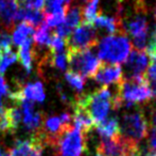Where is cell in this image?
Masks as SVG:
<instances>
[{
  "label": "cell",
  "mask_w": 156,
  "mask_h": 156,
  "mask_svg": "<svg viewBox=\"0 0 156 156\" xmlns=\"http://www.w3.org/2000/svg\"><path fill=\"white\" fill-rule=\"evenodd\" d=\"M12 44V38L8 33H4V32L0 33V49H9V48H11Z\"/></svg>",
  "instance_id": "obj_25"
},
{
  "label": "cell",
  "mask_w": 156,
  "mask_h": 156,
  "mask_svg": "<svg viewBox=\"0 0 156 156\" xmlns=\"http://www.w3.org/2000/svg\"><path fill=\"white\" fill-rule=\"evenodd\" d=\"M66 55L63 51L60 52H54V54H50L49 52V62L52 67H56V69L61 70V71H65L67 67V63H66Z\"/></svg>",
  "instance_id": "obj_22"
},
{
  "label": "cell",
  "mask_w": 156,
  "mask_h": 156,
  "mask_svg": "<svg viewBox=\"0 0 156 156\" xmlns=\"http://www.w3.org/2000/svg\"><path fill=\"white\" fill-rule=\"evenodd\" d=\"M66 59L69 64V71L79 74L82 77L93 78L101 61L90 49L67 50Z\"/></svg>",
  "instance_id": "obj_5"
},
{
  "label": "cell",
  "mask_w": 156,
  "mask_h": 156,
  "mask_svg": "<svg viewBox=\"0 0 156 156\" xmlns=\"http://www.w3.org/2000/svg\"><path fill=\"white\" fill-rule=\"evenodd\" d=\"M150 146L151 149L156 151V134L152 133V136H151V139H150Z\"/></svg>",
  "instance_id": "obj_29"
},
{
  "label": "cell",
  "mask_w": 156,
  "mask_h": 156,
  "mask_svg": "<svg viewBox=\"0 0 156 156\" xmlns=\"http://www.w3.org/2000/svg\"><path fill=\"white\" fill-rule=\"evenodd\" d=\"M53 149L56 156H81L87 150L86 134L71 126L64 131Z\"/></svg>",
  "instance_id": "obj_4"
},
{
  "label": "cell",
  "mask_w": 156,
  "mask_h": 156,
  "mask_svg": "<svg viewBox=\"0 0 156 156\" xmlns=\"http://www.w3.org/2000/svg\"><path fill=\"white\" fill-rule=\"evenodd\" d=\"M31 140H32V148L27 156H43V149H44L43 142L39 139H37L36 137H33V136Z\"/></svg>",
  "instance_id": "obj_24"
},
{
  "label": "cell",
  "mask_w": 156,
  "mask_h": 156,
  "mask_svg": "<svg viewBox=\"0 0 156 156\" xmlns=\"http://www.w3.org/2000/svg\"><path fill=\"white\" fill-rule=\"evenodd\" d=\"M125 62L127 76L126 78L144 77L147 67L149 65V56L146 50L132 49Z\"/></svg>",
  "instance_id": "obj_9"
},
{
  "label": "cell",
  "mask_w": 156,
  "mask_h": 156,
  "mask_svg": "<svg viewBox=\"0 0 156 156\" xmlns=\"http://www.w3.org/2000/svg\"><path fill=\"white\" fill-rule=\"evenodd\" d=\"M94 26L98 28H103L111 34H116L119 32H125L124 28L120 19L113 18V17L105 16L103 14H98L94 21Z\"/></svg>",
  "instance_id": "obj_13"
},
{
  "label": "cell",
  "mask_w": 156,
  "mask_h": 156,
  "mask_svg": "<svg viewBox=\"0 0 156 156\" xmlns=\"http://www.w3.org/2000/svg\"><path fill=\"white\" fill-rule=\"evenodd\" d=\"M140 156H156V151L153 149H149V150L144 151V153H140Z\"/></svg>",
  "instance_id": "obj_30"
},
{
  "label": "cell",
  "mask_w": 156,
  "mask_h": 156,
  "mask_svg": "<svg viewBox=\"0 0 156 156\" xmlns=\"http://www.w3.org/2000/svg\"><path fill=\"white\" fill-rule=\"evenodd\" d=\"M100 0H90L86 6L83 9V21L93 24L98 15V4Z\"/></svg>",
  "instance_id": "obj_20"
},
{
  "label": "cell",
  "mask_w": 156,
  "mask_h": 156,
  "mask_svg": "<svg viewBox=\"0 0 156 156\" xmlns=\"http://www.w3.org/2000/svg\"><path fill=\"white\" fill-rule=\"evenodd\" d=\"M96 156H102V155H100L99 153H97V155H96Z\"/></svg>",
  "instance_id": "obj_33"
},
{
  "label": "cell",
  "mask_w": 156,
  "mask_h": 156,
  "mask_svg": "<svg viewBox=\"0 0 156 156\" xmlns=\"http://www.w3.org/2000/svg\"><path fill=\"white\" fill-rule=\"evenodd\" d=\"M65 78H66V80H67V82L69 83L72 88H74L76 91L81 92L83 90V88H84L85 78L82 77L81 75H79V74H76L68 70L65 73Z\"/></svg>",
  "instance_id": "obj_21"
},
{
  "label": "cell",
  "mask_w": 156,
  "mask_h": 156,
  "mask_svg": "<svg viewBox=\"0 0 156 156\" xmlns=\"http://www.w3.org/2000/svg\"><path fill=\"white\" fill-rule=\"evenodd\" d=\"M18 11L17 0H0V24L6 31L15 29L16 14Z\"/></svg>",
  "instance_id": "obj_11"
},
{
  "label": "cell",
  "mask_w": 156,
  "mask_h": 156,
  "mask_svg": "<svg viewBox=\"0 0 156 156\" xmlns=\"http://www.w3.org/2000/svg\"><path fill=\"white\" fill-rule=\"evenodd\" d=\"M0 156H2V153H1V149H0Z\"/></svg>",
  "instance_id": "obj_32"
},
{
  "label": "cell",
  "mask_w": 156,
  "mask_h": 156,
  "mask_svg": "<svg viewBox=\"0 0 156 156\" xmlns=\"http://www.w3.org/2000/svg\"><path fill=\"white\" fill-rule=\"evenodd\" d=\"M129 51L131 43L126 36V32H119L101 40L98 58L101 62L120 64L126 60Z\"/></svg>",
  "instance_id": "obj_1"
},
{
  "label": "cell",
  "mask_w": 156,
  "mask_h": 156,
  "mask_svg": "<svg viewBox=\"0 0 156 156\" xmlns=\"http://www.w3.org/2000/svg\"><path fill=\"white\" fill-rule=\"evenodd\" d=\"M97 131L101 135V137L109 138L115 137V136L120 135V126L119 122L116 118H109L104 119L100 123L96 125Z\"/></svg>",
  "instance_id": "obj_15"
},
{
  "label": "cell",
  "mask_w": 156,
  "mask_h": 156,
  "mask_svg": "<svg viewBox=\"0 0 156 156\" xmlns=\"http://www.w3.org/2000/svg\"><path fill=\"white\" fill-rule=\"evenodd\" d=\"M152 127L154 128V131H156V107L152 113Z\"/></svg>",
  "instance_id": "obj_31"
},
{
  "label": "cell",
  "mask_w": 156,
  "mask_h": 156,
  "mask_svg": "<svg viewBox=\"0 0 156 156\" xmlns=\"http://www.w3.org/2000/svg\"><path fill=\"white\" fill-rule=\"evenodd\" d=\"M67 50H84L90 49L98 45V34L93 24L83 21L76 29L72 30L65 39Z\"/></svg>",
  "instance_id": "obj_6"
},
{
  "label": "cell",
  "mask_w": 156,
  "mask_h": 156,
  "mask_svg": "<svg viewBox=\"0 0 156 156\" xmlns=\"http://www.w3.org/2000/svg\"><path fill=\"white\" fill-rule=\"evenodd\" d=\"M52 36V31L50 30V28L44 21L39 27L36 28V30L33 33V40L34 42V47H48L49 43L51 41Z\"/></svg>",
  "instance_id": "obj_18"
},
{
  "label": "cell",
  "mask_w": 156,
  "mask_h": 156,
  "mask_svg": "<svg viewBox=\"0 0 156 156\" xmlns=\"http://www.w3.org/2000/svg\"><path fill=\"white\" fill-rule=\"evenodd\" d=\"M76 101L87 109L93 118L94 125L106 119L109 110L114 109V96H112L107 86H103L87 95L76 96Z\"/></svg>",
  "instance_id": "obj_3"
},
{
  "label": "cell",
  "mask_w": 156,
  "mask_h": 156,
  "mask_svg": "<svg viewBox=\"0 0 156 156\" xmlns=\"http://www.w3.org/2000/svg\"><path fill=\"white\" fill-rule=\"evenodd\" d=\"M83 1H87V0H83Z\"/></svg>",
  "instance_id": "obj_35"
},
{
  "label": "cell",
  "mask_w": 156,
  "mask_h": 156,
  "mask_svg": "<svg viewBox=\"0 0 156 156\" xmlns=\"http://www.w3.org/2000/svg\"><path fill=\"white\" fill-rule=\"evenodd\" d=\"M146 52L149 57L156 56V30L154 32V36H153V40L151 41V43L149 44L148 47H146Z\"/></svg>",
  "instance_id": "obj_27"
},
{
  "label": "cell",
  "mask_w": 156,
  "mask_h": 156,
  "mask_svg": "<svg viewBox=\"0 0 156 156\" xmlns=\"http://www.w3.org/2000/svg\"><path fill=\"white\" fill-rule=\"evenodd\" d=\"M82 21H83V8L82 6H76L71 9L68 8L65 19H64L62 24L69 31H72Z\"/></svg>",
  "instance_id": "obj_17"
},
{
  "label": "cell",
  "mask_w": 156,
  "mask_h": 156,
  "mask_svg": "<svg viewBox=\"0 0 156 156\" xmlns=\"http://www.w3.org/2000/svg\"><path fill=\"white\" fill-rule=\"evenodd\" d=\"M32 39L27 38L25 40L23 44L19 45L18 48V54H17V58H18L20 64L26 69V71L29 73L32 69V60L34 58V52H33L32 47Z\"/></svg>",
  "instance_id": "obj_14"
},
{
  "label": "cell",
  "mask_w": 156,
  "mask_h": 156,
  "mask_svg": "<svg viewBox=\"0 0 156 156\" xmlns=\"http://www.w3.org/2000/svg\"><path fill=\"white\" fill-rule=\"evenodd\" d=\"M17 60V55L13 52L11 48L1 50V57H0V75H3L11 64Z\"/></svg>",
  "instance_id": "obj_19"
},
{
  "label": "cell",
  "mask_w": 156,
  "mask_h": 156,
  "mask_svg": "<svg viewBox=\"0 0 156 156\" xmlns=\"http://www.w3.org/2000/svg\"><path fill=\"white\" fill-rule=\"evenodd\" d=\"M46 0H17L20 8H29L35 10H43Z\"/></svg>",
  "instance_id": "obj_23"
},
{
  "label": "cell",
  "mask_w": 156,
  "mask_h": 156,
  "mask_svg": "<svg viewBox=\"0 0 156 156\" xmlns=\"http://www.w3.org/2000/svg\"><path fill=\"white\" fill-rule=\"evenodd\" d=\"M93 78L97 82L102 83L103 86L119 83L123 78L122 69L119 64L101 62Z\"/></svg>",
  "instance_id": "obj_10"
},
{
  "label": "cell",
  "mask_w": 156,
  "mask_h": 156,
  "mask_svg": "<svg viewBox=\"0 0 156 156\" xmlns=\"http://www.w3.org/2000/svg\"><path fill=\"white\" fill-rule=\"evenodd\" d=\"M72 125L78 127L84 134H87L94 128L96 125L90 117L87 109L81 104L79 101L73 102V115H72Z\"/></svg>",
  "instance_id": "obj_12"
},
{
  "label": "cell",
  "mask_w": 156,
  "mask_h": 156,
  "mask_svg": "<svg viewBox=\"0 0 156 156\" xmlns=\"http://www.w3.org/2000/svg\"><path fill=\"white\" fill-rule=\"evenodd\" d=\"M120 126V133L123 134V137L132 141L138 142L148 136L150 127L146 115L142 110L124 115Z\"/></svg>",
  "instance_id": "obj_7"
},
{
  "label": "cell",
  "mask_w": 156,
  "mask_h": 156,
  "mask_svg": "<svg viewBox=\"0 0 156 156\" xmlns=\"http://www.w3.org/2000/svg\"><path fill=\"white\" fill-rule=\"evenodd\" d=\"M9 88H8V85H6L5 80L3 79L1 75H0V100L3 95H8L9 94Z\"/></svg>",
  "instance_id": "obj_28"
},
{
  "label": "cell",
  "mask_w": 156,
  "mask_h": 156,
  "mask_svg": "<svg viewBox=\"0 0 156 156\" xmlns=\"http://www.w3.org/2000/svg\"><path fill=\"white\" fill-rule=\"evenodd\" d=\"M28 36H26L25 34L23 33L21 31H19L18 29L15 28L14 29V32H13V36H12V42L15 44V45H20L25 42V40L27 39Z\"/></svg>",
  "instance_id": "obj_26"
},
{
  "label": "cell",
  "mask_w": 156,
  "mask_h": 156,
  "mask_svg": "<svg viewBox=\"0 0 156 156\" xmlns=\"http://www.w3.org/2000/svg\"><path fill=\"white\" fill-rule=\"evenodd\" d=\"M139 152L137 142L126 139L120 134L115 137H102L97 146V153L102 156H129Z\"/></svg>",
  "instance_id": "obj_8"
},
{
  "label": "cell",
  "mask_w": 156,
  "mask_h": 156,
  "mask_svg": "<svg viewBox=\"0 0 156 156\" xmlns=\"http://www.w3.org/2000/svg\"><path fill=\"white\" fill-rule=\"evenodd\" d=\"M155 17H156V11H155Z\"/></svg>",
  "instance_id": "obj_34"
},
{
  "label": "cell",
  "mask_w": 156,
  "mask_h": 156,
  "mask_svg": "<svg viewBox=\"0 0 156 156\" xmlns=\"http://www.w3.org/2000/svg\"><path fill=\"white\" fill-rule=\"evenodd\" d=\"M118 85L117 96L122 105L129 107L135 104H144L153 98L152 90L144 77L122 78Z\"/></svg>",
  "instance_id": "obj_2"
},
{
  "label": "cell",
  "mask_w": 156,
  "mask_h": 156,
  "mask_svg": "<svg viewBox=\"0 0 156 156\" xmlns=\"http://www.w3.org/2000/svg\"><path fill=\"white\" fill-rule=\"evenodd\" d=\"M21 91H23V97L32 102H43L46 97L43 83L39 81L28 83L25 87H21Z\"/></svg>",
  "instance_id": "obj_16"
}]
</instances>
